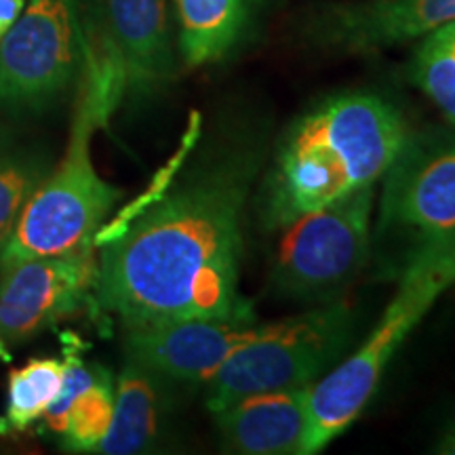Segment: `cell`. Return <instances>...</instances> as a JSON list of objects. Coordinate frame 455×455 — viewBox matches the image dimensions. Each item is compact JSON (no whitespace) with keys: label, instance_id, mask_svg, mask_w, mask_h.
<instances>
[{"label":"cell","instance_id":"obj_1","mask_svg":"<svg viewBox=\"0 0 455 455\" xmlns=\"http://www.w3.org/2000/svg\"><path fill=\"white\" fill-rule=\"evenodd\" d=\"M264 144L236 135L106 241L93 295L124 329L253 316L241 293L243 218Z\"/></svg>","mask_w":455,"mask_h":455},{"label":"cell","instance_id":"obj_2","mask_svg":"<svg viewBox=\"0 0 455 455\" xmlns=\"http://www.w3.org/2000/svg\"><path fill=\"white\" fill-rule=\"evenodd\" d=\"M411 131L401 108L378 93L323 100L278 140L255 192L261 226L281 232L301 215L378 186Z\"/></svg>","mask_w":455,"mask_h":455},{"label":"cell","instance_id":"obj_3","mask_svg":"<svg viewBox=\"0 0 455 455\" xmlns=\"http://www.w3.org/2000/svg\"><path fill=\"white\" fill-rule=\"evenodd\" d=\"M453 284L455 232L418 243L375 327L312 388L308 430L299 455L327 449L361 418L405 339Z\"/></svg>","mask_w":455,"mask_h":455},{"label":"cell","instance_id":"obj_4","mask_svg":"<svg viewBox=\"0 0 455 455\" xmlns=\"http://www.w3.org/2000/svg\"><path fill=\"white\" fill-rule=\"evenodd\" d=\"M124 91L112 84L78 81L76 112L66 155L26 204L0 268L15 261L64 255L93 247L101 221L121 198V188L98 173L91 156L93 135L121 104Z\"/></svg>","mask_w":455,"mask_h":455},{"label":"cell","instance_id":"obj_5","mask_svg":"<svg viewBox=\"0 0 455 455\" xmlns=\"http://www.w3.org/2000/svg\"><path fill=\"white\" fill-rule=\"evenodd\" d=\"M355 338L356 312L344 298L264 323L207 384L204 405L215 413L259 392L316 386L350 355Z\"/></svg>","mask_w":455,"mask_h":455},{"label":"cell","instance_id":"obj_6","mask_svg":"<svg viewBox=\"0 0 455 455\" xmlns=\"http://www.w3.org/2000/svg\"><path fill=\"white\" fill-rule=\"evenodd\" d=\"M375 186L363 188L283 228L272 261L275 291L293 301L341 298L371 258Z\"/></svg>","mask_w":455,"mask_h":455},{"label":"cell","instance_id":"obj_7","mask_svg":"<svg viewBox=\"0 0 455 455\" xmlns=\"http://www.w3.org/2000/svg\"><path fill=\"white\" fill-rule=\"evenodd\" d=\"M84 0H28L0 38V114L43 112L78 81Z\"/></svg>","mask_w":455,"mask_h":455},{"label":"cell","instance_id":"obj_8","mask_svg":"<svg viewBox=\"0 0 455 455\" xmlns=\"http://www.w3.org/2000/svg\"><path fill=\"white\" fill-rule=\"evenodd\" d=\"M382 184L384 232H411L418 243L455 232V124L413 129Z\"/></svg>","mask_w":455,"mask_h":455},{"label":"cell","instance_id":"obj_9","mask_svg":"<svg viewBox=\"0 0 455 455\" xmlns=\"http://www.w3.org/2000/svg\"><path fill=\"white\" fill-rule=\"evenodd\" d=\"M93 247L4 266L0 278V352L81 310L93 295Z\"/></svg>","mask_w":455,"mask_h":455},{"label":"cell","instance_id":"obj_10","mask_svg":"<svg viewBox=\"0 0 455 455\" xmlns=\"http://www.w3.org/2000/svg\"><path fill=\"white\" fill-rule=\"evenodd\" d=\"M253 316L188 318L164 325L127 329L124 352L129 358L186 386H207L236 350L261 331Z\"/></svg>","mask_w":455,"mask_h":455},{"label":"cell","instance_id":"obj_11","mask_svg":"<svg viewBox=\"0 0 455 455\" xmlns=\"http://www.w3.org/2000/svg\"><path fill=\"white\" fill-rule=\"evenodd\" d=\"M451 21L455 0H363L325 11L312 24V36L341 53H373L418 41Z\"/></svg>","mask_w":455,"mask_h":455},{"label":"cell","instance_id":"obj_12","mask_svg":"<svg viewBox=\"0 0 455 455\" xmlns=\"http://www.w3.org/2000/svg\"><path fill=\"white\" fill-rule=\"evenodd\" d=\"M315 386L259 392L212 413L221 449L236 455H299Z\"/></svg>","mask_w":455,"mask_h":455},{"label":"cell","instance_id":"obj_13","mask_svg":"<svg viewBox=\"0 0 455 455\" xmlns=\"http://www.w3.org/2000/svg\"><path fill=\"white\" fill-rule=\"evenodd\" d=\"M108 26L123 57L127 91L150 93L175 74L167 0H104Z\"/></svg>","mask_w":455,"mask_h":455},{"label":"cell","instance_id":"obj_14","mask_svg":"<svg viewBox=\"0 0 455 455\" xmlns=\"http://www.w3.org/2000/svg\"><path fill=\"white\" fill-rule=\"evenodd\" d=\"M266 0H173L180 55L188 68L220 64L241 49L258 26Z\"/></svg>","mask_w":455,"mask_h":455},{"label":"cell","instance_id":"obj_15","mask_svg":"<svg viewBox=\"0 0 455 455\" xmlns=\"http://www.w3.org/2000/svg\"><path fill=\"white\" fill-rule=\"evenodd\" d=\"M164 382L161 375L127 356L114 386L112 424L95 453L133 455L155 445L167 411Z\"/></svg>","mask_w":455,"mask_h":455},{"label":"cell","instance_id":"obj_16","mask_svg":"<svg viewBox=\"0 0 455 455\" xmlns=\"http://www.w3.org/2000/svg\"><path fill=\"white\" fill-rule=\"evenodd\" d=\"M49 175V163L0 133V251L7 247L26 204Z\"/></svg>","mask_w":455,"mask_h":455},{"label":"cell","instance_id":"obj_17","mask_svg":"<svg viewBox=\"0 0 455 455\" xmlns=\"http://www.w3.org/2000/svg\"><path fill=\"white\" fill-rule=\"evenodd\" d=\"M409 78L455 124V21L418 38Z\"/></svg>","mask_w":455,"mask_h":455},{"label":"cell","instance_id":"obj_18","mask_svg":"<svg viewBox=\"0 0 455 455\" xmlns=\"http://www.w3.org/2000/svg\"><path fill=\"white\" fill-rule=\"evenodd\" d=\"M64 384V361L34 358L9 373V401L4 428L28 430L43 419Z\"/></svg>","mask_w":455,"mask_h":455},{"label":"cell","instance_id":"obj_19","mask_svg":"<svg viewBox=\"0 0 455 455\" xmlns=\"http://www.w3.org/2000/svg\"><path fill=\"white\" fill-rule=\"evenodd\" d=\"M114 413V379L108 369L101 367L98 378L87 390L74 398L68 411L66 430L61 435L64 447L70 451H98Z\"/></svg>","mask_w":455,"mask_h":455},{"label":"cell","instance_id":"obj_20","mask_svg":"<svg viewBox=\"0 0 455 455\" xmlns=\"http://www.w3.org/2000/svg\"><path fill=\"white\" fill-rule=\"evenodd\" d=\"M101 371L100 365H87L81 356H78L76 348L66 350L64 358V384H61L60 395L53 403H51L47 411L43 415V422L47 426V430L53 432V435H64L66 430V419L68 411H70V405L74 398L81 395L83 390H87L93 379L98 378Z\"/></svg>","mask_w":455,"mask_h":455},{"label":"cell","instance_id":"obj_21","mask_svg":"<svg viewBox=\"0 0 455 455\" xmlns=\"http://www.w3.org/2000/svg\"><path fill=\"white\" fill-rule=\"evenodd\" d=\"M26 7V0H0V38L9 32Z\"/></svg>","mask_w":455,"mask_h":455},{"label":"cell","instance_id":"obj_22","mask_svg":"<svg viewBox=\"0 0 455 455\" xmlns=\"http://www.w3.org/2000/svg\"><path fill=\"white\" fill-rule=\"evenodd\" d=\"M432 451L441 455H455V413L447 419L445 426H443L439 439L435 441Z\"/></svg>","mask_w":455,"mask_h":455}]
</instances>
